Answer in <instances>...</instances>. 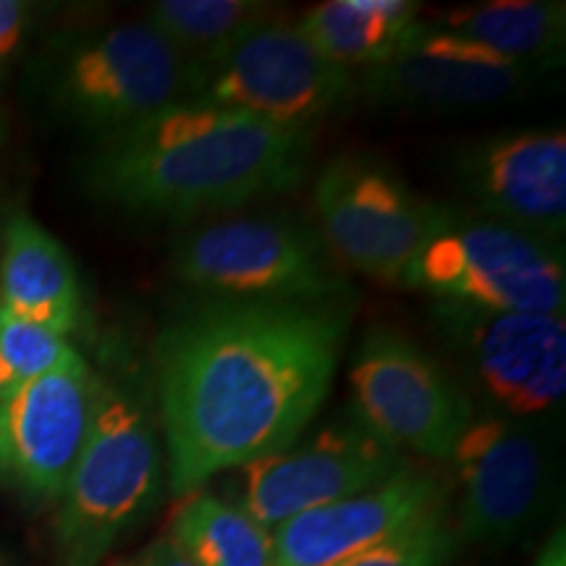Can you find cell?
<instances>
[{
    "mask_svg": "<svg viewBox=\"0 0 566 566\" xmlns=\"http://www.w3.org/2000/svg\"><path fill=\"white\" fill-rule=\"evenodd\" d=\"M357 95V71L336 66L289 21L275 19L216 63L192 69V97L286 129L310 126Z\"/></svg>",
    "mask_w": 566,
    "mask_h": 566,
    "instance_id": "ba28073f",
    "label": "cell"
},
{
    "mask_svg": "<svg viewBox=\"0 0 566 566\" xmlns=\"http://www.w3.org/2000/svg\"><path fill=\"white\" fill-rule=\"evenodd\" d=\"M412 467L407 454L373 436L365 424H334L296 449L242 467L239 506L273 533L283 522L313 509L365 493Z\"/></svg>",
    "mask_w": 566,
    "mask_h": 566,
    "instance_id": "4fadbf2b",
    "label": "cell"
},
{
    "mask_svg": "<svg viewBox=\"0 0 566 566\" xmlns=\"http://www.w3.org/2000/svg\"><path fill=\"white\" fill-rule=\"evenodd\" d=\"M166 537L195 566H273L271 533L221 495H181Z\"/></svg>",
    "mask_w": 566,
    "mask_h": 566,
    "instance_id": "ffe728a7",
    "label": "cell"
},
{
    "mask_svg": "<svg viewBox=\"0 0 566 566\" xmlns=\"http://www.w3.org/2000/svg\"><path fill=\"white\" fill-rule=\"evenodd\" d=\"M0 307L63 336L80 321L82 296L74 260L27 212H17L3 226Z\"/></svg>",
    "mask_w": 566,
    "mask_h": 566,
    "instance_id": "e0dca14e",
    "label": "cell"
},
{
    "mask_svg": "<svg viewBox=\"0 0 566 566\" xmlns=\"http://www.w3.org/2000/svg\"><path fill=\"white\" fill-rule=\"evenodd\" d=\"M126 566H195L168 537H158L150 546L142 548Z\"/></svg>",
    "mask_w": 566,
    "mask_h": 566,
    "instance_id": "d4e9b609",
    "label": "cell"
},
{
    "mask_svg": "<svg viewBox=\"0 0 566 566\" xmlns=\"http://www.w3.org/2000/svg\"><path fill=\"white\" fill-rule=\"evenodd\" d=\"M275 19H281L279 6L260 0H158L145 17L192 69L223 59Z\"/></svg>",
    "mask_w": 566,
    "mask_h": 566,
    "instance_id": "44dd1931",
    "label": "cell"
},
{
    "mask_svg": "<svg viewBox=\"0 0 566 566\" xmlns=\"http://www.w3.org/2000/svg\"><path fill=\"white\" fill-rule=\"evenodd\" d=\"M74 352L59 331L21 321L0 307V399L51 373Z\"/></svg>",
    "mask_w": 566,
    "mask_h": 566,
    "instance_id": "7402d4cb",
    "label": "cell"
},
{
    "mask_svg": "<svg viewBox=\"0 0 566 566\" xmlns=\"http://www.w3.org/2000/svg\"><path fill=\"white\" fill-rule=\"evenodd\" d=\"M401 286L436 302L495 313L564 315L566 273L554 242L516 226L449 210Z\"/></svg>",
    "mask_w": 566,
    "mask_h": 566,
    "instance_id": "5b68a950",
    "label": "cell"
},
{
    "mask_svg": "<svg viewBox=\"0 0 566 566\" xmlns=\"http://www.w3.org/2000/svg\"><path fill=\"white\" fill-rule=\"evenodd\" d=\"M51 108L95 139L192 97V66L142 21L84 32L45 69Z\"/></svg>",
    "mask_w": 566,
    "mask_h": 566,
    "instance_id": "277c9868",
    "label": "cell"
},
{
    "mask_svg": "<svg viewBox=\"0 0 566 566\" xmlns=\"http://www.w3.org/2000/svg\"><path fill=\"white\" fill-rule=\"evenodd\" d=\"M163 478L153 412L137 394L101 384L90 436L53 520L61 566H101L158 504Z\"/></svg>",
    "mask_w": 566,
    "mask_h": 566,
    "instance_id": "3957f363",
    "label": "cell"
},
{
    "mask_svg": "<svg viewBox=\"0 0 566 566\" xmlns=\"http://www.w3.org/2000/svg\"><path fill=\"white\" fill-rule=\"evenodd\" d=\"M174 273L229 300L321 302L344 296V279L315 231L271 216L195 226L176 239Z\"/></svg>",
    "mask_w": 566,
    "mask_h": 566,
    "instance_id": "8992f818",
    "label": "cell"
},
{
    "mask_svg": "<svg viewBox=\"0 0 566 566\" xmlns=\"http://www.w3.org/2000/svg\"><path fill=\"white\" fill-rule=\"evenodd\" d=\"M315 212L334 263L401 286L407 268L451 208L422 200L386 166L338 155L315 181Z\"/></svg>",
    "mask_w": 566,
    "mask_h": 566,
    "instance_id": "52a82bcc",
    "label": "cell"
},
{
    "mask_svg": "<svg viewBox=\"0 0 566 566\" xmlns=\"http://www.w3.org/2000/svg\"><path fill=\"white\" fill-rule=\"evenodd\" d=\"M459 184L483 218L554 242L566 226L564 132H512L478 142L459 158Z\"/></svg>",
    "mask_w": 566,
    "mask_h": 566,
    "instance_id": "2e32d148",
    "label": "cell"
},
{
    "mask_svg": "<svg viewBox=\"0 0 566 566\" xmlns=\"http://www.w3.org/2000/svg\"><path fill=\"white\" fill-rule=\"evenodd\" d=\"M462 543L504 548L522 541L546 512L551 464L541 436L520 420H472L451 451Z\"/></svg>",
    "mask_w": 566,
    "mask_h": 566,
    "instance_id": "8fae6325",
    "label": "cell"
},
{
    "mask_svg": "<svg viewBox=\"0 0 566 566\" xmlns=\"http://www.w3.org/2000/svg\"><path fill=\"white\" fill-rule=\"evenodd\" d=\"M436 325L501 417L530 420L566 394L564 315L495 313L438 302Z\"/></svg>",
    "mask_w": 566,
    "mask_h": 566,
    "instance_id": "30bf717a",
    "label": "cell"
},
{
    "mask_svg": "<svg viewBox=\"0 0 566 566\" xmlns=\"http://www.w3.org/2000/svg\"><path fill=\"white\" fill-rule=\"evenodd\" d=\"M409 0H328L296 21L304 38L336 66L363 71L386 61L420 21Z\"/></svg>",
    "mask_w": 566,
    "mask_h": 566,
    "instance_id": "ac0fdd59",
    "label": "cell"
},
{
    "mask_svg": "<svg viewBox=\"0 0 566 566\" xmlns=\"http://www.w3.org/2000/svg\"><path fill=\"white\" fill-rule=\"evenodd\" d=\"M0 132H3V122H0Z\"/></svg>",
    "mask_w": 566,
    "mask_h": 566,
    "instance_id": "4316f807",
    "label": "cell"
},
{
    "mask_svg": "<svg viewBox=\"0 0 566 566\" xmlns=\"http://www.w3.org/2000/svg\"><path fill=\"white\" fill-rule=\"evenodd\" d=\"M462 546L454 522L438 514L331 566H451L462 554Z\"/></svg>",
    "mask_w": 566,
    "mask_h": 566,
    "instance_id": "603a6c76",
    "label": "cell"
},
{
    "mask_svg": "<svg viewBox=\"0 0 566 566\" xmlns=\"http://www.w3.org/2000/svg\"><path fill=\"white\" fill-rule=\"evenodd\" d=\"M438 27L533 69V63L556 61V55H562L566 6L554 0H493L446 13Z\"/></svg>",
    "mask_w": 566,
    "mask_h": 566,
    "instance_id": "d6986e66",
    "label": "cell"
},
{
    "mask_svg": "<svg viewBox=\"0 0 566 566\" xmlns=\"http://www.w3.org/2000/svg\"><path fill=\"white\" fill-rule=\"evenodd\" d=\"M307 155L310 132L184 101L95 139L82 179L111 208L195 218L294 187Z\"/></svg>",
    "mask_w": 566,
    "mask_h": 566,
    "instance_id": "7a4b0ae2",
    "label": "cell"
},
{
    "mask_svg": "<svg viewBox=\"0 0 566 566\" xmlns=\"http://www.w3.org/2000/svg\"><path fill=\"white\" fill-rule=\"evenodd\" d=\"M357 92L386 103L457 108L506 101L533 69L501 59L478 42L417 21L386 61L357 71Z\"/></svg>",
    "mask_w": 566,
    "mask_h": 566,
    "instance_id": "5bb4252c",
    "label": "cell"
},
{
    "mask_svg": "<svg viewBox=\"0 0 566 566\" xmlns=\"http://www.w3.org/2000/svg\"><path fill=\"white\" fill-rule=\"evenodd\" d=\"M352 391L359 424L401 454L451 459L475 420L462 388L396 331L365 336L352 363Z\"/></svg>",
    "mask_w": 566,
    "mask_h": 566,
    "instance_id": "9c48e42d",
    "label": "cell"
},
{
    "mask_svg": "<svg viewBox=\"0 0 566 566\" xmlns=\"http://www.w3.org/2000/svg\"><path fill=\"white\" fill-rule=\"evenodd\" d=\"M349 321L344 296H212L163 325L153 357L171 493L294 446L331 391Z\"/></svg>",
    "mask_w": 566,
    "mask_h": 566,
    "instance_id": "6da1fadb",
    "label": "cell"
},
{
    "mask_svg": "<svg viewBox=\"0 0 566 566\" xmlns=\"http://www.w3.org/2000/svg\"><path fill=\"white\" fill-rule=\"evenodd\" d=\"M449 488L420 467L283 522L271 533L273 566H331L367 551L388 537L446 514Z\"/></svg>",
    "mask_w": 566,
    "mask_h": 566,
    "instance_id": "9a60e30c",
    "label": "cell"
},
{
    "mask_svg": "<svg viewBox=\"0 0 566 566\" xmlns=\"http://www.w3.org/2000/svg\"><path fill=\"white\" fill-rule=\"evenodd\" d=\"M535 566H566V541L562 527H558L556 533L543 543V548L537 551Z\"/></svg>",
    "mask_w": 566,
    "mask_h": 566,
    "instance_id": "484cf974",
    "label": "cell"
},
{
    "mask_svg": "<svg viewBox=\"0 0 566 566\" xmlns=\"http://www.w3.org/2000/svg\"><path fill=\"white\" fill-rule=\"evenodd\" d=\"M97 391L101 380L74 352L0 399V475L27 499L59 501L90 436Z\"/></svg>",
    "mask_w": 566,
    "mask_h": 566,
    "instance_id": "7c38bea8",
    "label": "cell"
},
{
    "mask_svg": "<svg viewBox=\"0 0 566 566\" xmlns=\"http://www.w3.org/2000/svg\"><path fill=\"white\" fill-rule=\"evenodd\" d=\"M30 6L21 0H0V69L13 59L30 24Z\"/></svg>",
    "mask_w": 566,
    "mask_h": 566,
    "instance_id": "cb8c5ba5",
    "label": "cell"
}]
</instances>
